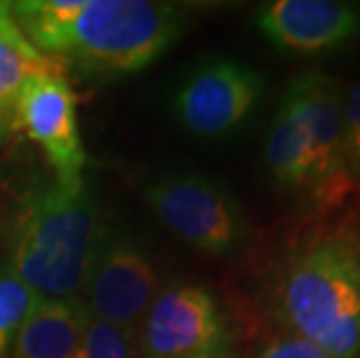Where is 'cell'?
Masks as SVG:
<instances>
[{"label":"cell","mask_w":360,"mask_h":358,"mask_svg":"<svg viewBox=\"0 0 360 358\" xmlns=\"http://www.w3.org/2000/svg\"><path fill=\"white\" fill-rule=\"evenodd\" d=\"M10 10L44 58L98 77L144 70L181 33V12L154 0H19Z\"/></svg>","instance_id":"1"},{"label":"cell","mask_w":360,"mask_h":358,"mask_svg":"<svg viewBox=\"0 0 360 358\" xmlns=\"http://www.w3.org/2000/svg\"><path fill=\"white\" fill-rule=\"evenodd\" d=\"M142 358H214L226 354L228 326L214 295L195 284L158 288L137 331Z\"/></svg>","instance_id":"5"},{"label":"cell","mask_w":360,"mask_h":358,"mask_svg":"<svg viewBox=\"0 0 360 358\" xmlns=\"http://www.w3.org/2000/svg\"><path fill=\"white\" fill-rule=\"evenodd\" d=\"M277 302L290 335L333 358H360V235L330 231L297 249Z\"/></svg>","instance_id":"3"},{"label":"cell","mask_w":360,"mask_h":358,"mask_svg":"<svg viewBox=\"0 0 360 358\" xmlns=\"http://www.w3.org/2000/svg\"><path fill=\"white\" fill-rule=\"evenodd\" d=\"M156 293L151 258L124 235H107L82 293L91 317L137 335Z\"/></svg>","instance_id":"7"},{"label":"cell","mask_w":360,"mask_h":358,"mask_svg":"<svg viewBox=\"0 0 360 358\" xmlns=\"http://www.w3.org/2000/svg\"><path fill=\"white\" fill-rule=\"evenodd\" d=\"M304 121L316 200L337 203L347 193L344 179V94L323 72H304L290 82Z\"/></svg>","instance_id":"9"},{"label":"cell","mask_w":360,"mask_h":358,"mask_svg":"<svg viewBox=\"0 0 360 358\" xmlns=\"http://www.w3.org/2000/svg\"><path fill=\"white\" fill-rule=\"evenodd\" d=\"M51 68L19 28L10 3H0V142L17 128V103L28 75Z\"/></svg>","instance_id":"13"},{"label":"cell","mask_w":360,"mask_h":358,"mask_svg":"<svg viewBox=\"0 0 360 358\" xmlns=\"http://www.w3.org/2000/svg\"><path fill=\"white\" fill-rule=\"evenodd\" d=\"M214 358H233V356H228V354H221V356H214Z\"/></svg>","instance_id":"18"},{"label":"cell","mask_w":360,"mask_h":358,"mask_svg":"<svg viewBox=\"0 0 360 358\" xmlns=\"http://www.w3.org/2000/svg\"><path fill=\"white\" fill-rule=\"evenodd\" d=\"M256 26L283 51L319 54L360 33V7L344 0H272L258 10Z\"/></svg>","instance_id":"10"},{"label":"cell","mask_w":360,"mask_h":358,"mask_svg":"<svg viewBox=\"0 0 360 358\" xmlns=\"http://www.w3.org/2000/svg\"><path fill=\"white\" fill-rule=\"evenodd\" d=\"M17 126L42 149L56 174V184L84 186L86 151L79 133L77 101L63 75L53 68L28 75L17 103Z\"/></svg>","instance_id":"6"},{"label":"cell","mask_w":360,"mask_h":358,"mask_svg":"<svg viewBox=\"0 0 360 358\" xmlns=\"http://www.w3.org/2000/svg\"><path fill=\"white\" fill-rule=\"evenodd\" d=\"M137 335L91 317L72 358H135Z\"/></svg>","instance_id":"15"},{"label":"cell","mask_w":360,"mask_h":358,"mask_svg":"<svg viewBox=\"0 0 360 358\" xmlns=\"http://www.w3.org/2000/svg\"><path fill=\"white\" fill-rule=\"evenodd\" d=\"M258 358H333L319 347L309 345L307 340L295 338V335H279L272 338L267 345L260 349Z\"/></svg>","instance_id":"17"},{"label":"cell","mask_w":360,"mask_h":358,"mask_svg":"<svg viewBox=\"0 0 360 358\" xmlns=\"http://www.w3.org/2000/svg\"><path fill=\"white\" fill-rule=\"evenodd\" d=\"M42 300L7 265H0V358H10L14 338L26 317Z\"/></svg>","instance_id":"14"},{"label":"cell","mask_w":360,"mask_h":358,"mask_svg":"<svg viewBox=\"0 0 360 358\" xmlns=\"http://www.w3.org/2000/svg\"><path fill=\"white\" fill-rule=\"evenodd\" d=\"M107 238L86 186L49 184L24 198L7 245V268L42 298H82Z\"/></svg>","instance_id":"2"},{"label":"cell","mask_w":360,"mask_h":358,"mask_svg":"<svg viewBox=\"0 0 360 358\" xmlns=\"http://www.w3.org/2000/svg\"><path fill=\"white\" fill-rule=\"evenodd\" d=\"M263 79L249 65L231 58L210 60L181 84L174 112L181 126L198 138H214L240 126L258 103Z\"/></svg>","instance_id":"8"},{"label":"cell","mask_w":360,"mask_h":358,"mask_svg":"<svg viewBox=\"0 0 360 358\" xmlns=\"http://www.w3.org/2000/svg\"><path fill=\"white\" fill-rule=\"evenodd\" d=\"M154 217L202 256H228L249 235L242 205L224 184L202 174H172L144 191Z\"/></svg>","instance_id":"4"},{"label":"cell","mask_w":360,"mask_h":358,"mask_svg":"<svg viewBox=\"0 0 360 358\" xmlns=\"http://www.w3.org/2000/svg\"><path fill=\"white\" fill-rule=\"evenodd\" d=\"M360 177V82L344 94V179Z\"/></svg>","instance_id":"16"},{"label":"cell","mask_w":360,"mask_h":358,"mask_svg":"<svg viewBox=\"0 0 360 358\" xmlns=\"http://www.w3.org/2000/svg\"><path fill=\"white\" fill-rule=\"evenodd\" d=\"M89 321L84 298H42L21 324L10 358H72Z\"/></svg>","instance_id":"11"},{"label":"cell","mask_w":360,"mask_h":358,"mask_svg":"<svg viewBox=\"0 0 360 358\" xmlns=\"http://www.w3.org/2000/svg\"><path fill=\"white\" fill-rule=\"evenodd\" d=\"M265 165L283 188L311 186V156L295 91L286 89L265 140Z\"/></svg>","instance_id":"12"}]
</instances>
